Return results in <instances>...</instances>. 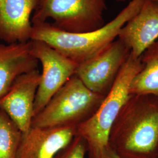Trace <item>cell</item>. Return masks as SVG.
<instances>
[{"instance_id": "cell-8", "label": "cell", "mask_w": 158, "mask_h": 158, "mask_svg": "<svg viewBox=\"0 0 158 158\" xmlns=\"http://www.w3.org/2000/svg\"><path fill=\"white\" fill-rule=\"evenodd\" d=\"M40 73L35 69L18 76L6 94L0 99V110L26 133L32 127L34 104L40 85Z\"/></svg>"}, {"instance_id": "cell-15", "label": "cell", "mask_w": 158, "mask_h": 158, "mask_svg": "<svg viewBox=\"0 0 158 158\" xmlns=\"http://www.w3.org/2000/svg\"><path fill=\"white\" fill-rule=\"evenodd\" d=\"M87 153V144L85 139L80 136L76 135L53 158H85Z\"/></svg>"}, {"instance_id": "cell-7", "label": "cell", "mask_w": 158, "mask_h": 158, "mask_svg": "<svg viewBox=\"0 0 158 158\" xmlns=\"http://www.w3.org/2000/svg\"><path fill=\"white\" fill-rule=\"evenodd\" d=\"M130 55V49L117 38L97 56L79 64L74 75L89 90L106 96Z\"/></svg>"}, {"instance_id": "cell-9", "label": "cell", "mask_w": 158, "mask_h": 158, "mask_svg": "<svg viewBox=\"0 0 158 158\" xmlns=\"http://www.w3.org/2000/svg\"><path fill=\"white\" fill-rule=\"evenodd\" d=\"M118 38L139 58L158 39V1L144 0L141 9L121 29Z\"/></svg>"}, {"instance_id": "cell-17", "label": "cell", "mask_w": 158, "mask_h": 158, "mask_svg": "<svg viewBox=\"0 0 158 158\" xmlns=\"http://www.w3.org/2000/svg\"><path fill=\"white\" fill-rule=\"evenodd\" d=\"M117 1H121V2H124V1H128V0H115Z\"/></svg>"}, {"instance_id": "cell-10", "label": "cell", "mask_w": 158, "mask_h": 158, "mask_svg": "<svg viewBox=\"0 0 158 158\" xmlns=\"http://www.w3.org/2000/svg\"><path fill=\"white\" fill-rule=\"evenodd\" d=\"M40 0H0V41L6 44L31 40L32 14Z\"/></svg>"}, {"instance_id": "cell-18", "label": "cell", "mask_w": 158, "mask_h": 158, "mask_svg": "<svg viewBox=\"0 0 158 158\" xmlns=\"http://www.w3.org/2000/svg\"><path fill=\"white\" fill-rule=\"evenodd\" d=\"M153 1H158V0H153Z\"/></svg>"}, {"instance_id": "cell-3", "label": "cell", "mask_w": 158, "mask_h": 158, "mask_svg": "<svg viewBox=\"0 0 158 158\" xmlns=\"http://www.w3.org/2000/svg\"><path fill=\"white\" fill-rule=\"evenodd\" d=\"M142 68L141 57L135 58L131 53L96 113L77 127L76 135L85 139L89 158H99L102 150L107 146L113 123L130 96V84Z\"/></svg>"}, {"instance_id": "cell-12", "label": "cell", "mask_w": 158, "mask_h": 158, "mask_svg": "<svg viewBox=\"0 0 158 158\" xmlns=\"http://www.w3.org/2000/svg\"><path fill=\"white\" fill-rule=\"evenodd\" d=\"M38 60L31 53V41L6 44L0 41V99L18 76L38 69Z\"/></svg>"}, {"instance_id": "cell-13", "label": "cell", "mask_w": 158, "mask_h": 158, "mask_svg": "<svg viewBox=\"0 0 158 158\" xmlns=\"http://www.w3.org/2000/svg\"><path fill=\"white\" fill-rule=\"evenodd\" d=\"M142 68L133 78L130 94H150L158 97V40L141 56Z\"/></svg>"}, {"instance_id": "cell-11", "label": "cell", "mask_w": 158, "mask_h": 158, "mask_svg": "<svg viewBox=\"0 0 158 158\" xmlns=\"http://www.w3.org/2000/svg\"><path fill=\"white\" fill-rule=\"evenodd\" d=\"M76 127H31L22 136L17 158H53L76 136Z\"/></svg>"}, {"instance_id": "cell-2", "label": "cell", "mask_w": 158, "mask_h": 158, "mask_svg": "<svg viewBox=\"0 0 158 158\" xmlns=\"http://www.w3.org/2000/svg\"><path fill=\"white\" fill-rule=\"evenodd\" d=\"M144 0H131L111 21L94 31L72 33L56 28L51 23H32L31 40H40L78 64L97 56L114 40L128 21L141 9Z\"/></svg>"}, {"instance_id": "cell-16", "label": "cell", "mask_w": 158, "mask_h": 158, "mask_svg": "<svg viewBox=\"0 0 158 158\" xmlns=\"http://www.w3.org/2000/svg\"><path fill=\"white\" fill-rule=\"evenodd\" d=\"M99 158H123L120 157L117 153L115 152L108 144L107 146L104 148Z\"/></svg>"}, {"instance_id": "cell-6", "label": "cell", "mask_w": 158, "mask_h": 158, "mask_svg": "<svg viewBox=\"0 0 158 158\" xmlns=\"http://www.w3.org/2000/svg\"><path fill=\"white\" fill-rule=\"evenodd\" d=\"M31 41V53L42 65L40 85L34 104V117L54 94L74 75L78 64L45 42Z\"/></svg>"}, {"instance_id": "cell-14", "label": "cell", "mask_w": 158, "mask_h": 158, "mask_svg": "<svg viewBox=\"0 0 158 158\" xmlns=\"http://www.w3.org/2000/svg\"><path fill=\"white\" fill-rule=\"evenodd\" d=\"M22 132L0 110V158H17Z\"/></svg>"}, {"instance_id": "cell-1", "label": "cell", "mask_w": 158, "mask_h": 158, "mask_svg": "<svg viewBox=\"0 0 158 158\" xmlns=\"http://www.w3.org/2000/svg\"><path fill=\"white\" fill-rule=\"evenodd\" d=\"M108 145L123 158H158V97L130 94L114 122Z\"/></svg>"}, {"instance_id": "cell-5", "label": "cell", "mask_w": 158, "mask_h": 158, "mask_svg": "<svg viewBox=\"0 0 158 158\" xmlns=\"http://www.w3.org/2000/svg\"><path fill=\"white\" fill-rule=\"evenodd\" d=\"M105 0H40L32 23L53 20L52 25L66 32H87L105 24Z\"/></svg>"}, {"instance_id": "cell-4", "label": "cell", "mask_w": 158, "mask_h": 158, "mask_svg": "<svg viewBox=\"0 0 158 158\" xmlns=\"http://www.w3.org/2000/svg\"><path fill=\"white\" fill-rule=\"evenodd\" d=\"M104 97L89 90L74 75L34 117L32 127L77 128L94 114Z\"/></svg>"}]
</instances>
